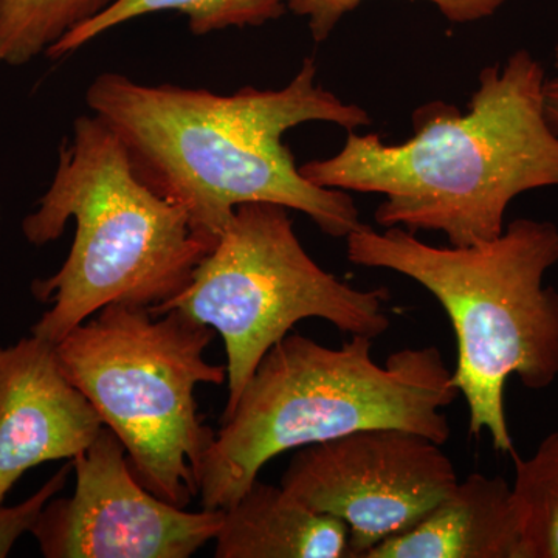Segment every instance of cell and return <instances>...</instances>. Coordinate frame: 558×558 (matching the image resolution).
Returning a JSON list of instances; mask_svg holds the SVG:
<instances>
[{
  "label": "cell",
  "instance_id": "4",
  "mask_svg": "<svg viewBox=\"0 0 558 558\" xmlns=\"http://www.w3.org/2000/svg\"><path fill=\"white\" fill-rule=\"evenodd\" d=\"M355 266L413 279L439 301L453 326L454 387L469 409L470 435H490L494 449L515 457L505 410L512 376L532 391L558 377V290L545 277L558 266V227L521 218L494 240L435 247L413 231L362 226L347 236Z\"/></svg>",
  "mask_w": 558,
  "mask_h": 558
},
{
  "label": "cell",
  "instance_id": "18",
  "mask_svg": "<svg viewBox=\"0 0 558 558\" xmlns=\"http://www.w3.org/2000/svg\"><path fill=\"white\" fill-rule=\"evenodd\" d=\"M545 109L550 126L558 134V76L546 80Z\"/></svg>",
  "mask_w": 558,
  "mask_h": 558
},
{
  "label": "cell",
  "instance_id": "10",
  "mask_svg": "<svg viewBox=\"0 0 558 558\" xmlns=\"http://www.w3.org/2000/svg\"><path fill=\"white\" fill-rule=\"evenodd\" d=\"M102 427L62 371L57 343L32 333L0 348V502L28 470L89 449Z\"/></svg>",
  "mask_w": 558,
  "mask_h": 558
},
{
  "label": "cell",
  "instance_id": "5",
  "mask_svg": "<svg viewBox=\"0 0 558 558\" xmlns=\"http://www.w3.org/2000/svg\"><path fill=\"white\" fill-rule=\"evenodd\" d=\"M70 220L75 240L68 259L32 286L35 299L50 304L32 333L51 343L109 304L156 307L174 299L213 248L179 205L140 178L119 135L92 112L73 123L22 233L46 245Z\"/></svg>",
  "mask_w": 558,
  "mask_h": 558
},
{
  "label": "cell",
  "instance_id": "3",
  "mask_svg": "<svg viewBox=\"0 0 558 558\" xmlns=\"http://www.w3.org/2000/svg\"><path fill=\"white\" fill-rule=\"evenodd\" d=\"M373 344L351 336L328 348L300 333L278 341L220 416L202 472V509L230 508L270 459L360 429H409L446 446V409L461 392L439 348L400 349L377 363Z\"/></svg>",
  "mask_w": 558,
  "mask_h": 558
},
{
  "label": "cell",
  "instance_id": "12",
  "mask_svg": "<svg viewBox=\"0 0 558 558\" xmlns=\"http://www.w3.org/2000/svg\"><path fill=\"white\" fill-rule=\"evenodd\" d=\"M215 539L216 558H349L344 521L314 512L259 478L223 509Z\"/></svg>",
  "mask_w": 558,
  "mask_h": 558
},
{
  "label": "cell",
  "instance_id": "14",
  "mask_svg": "<svg viewBox=\"0 0 558 558\" xmlns=\"http://www.w3.org/2000/svg\"><path fill=\"white\" fill-rule=\"evenodd\" d=\"M116 0H0V65L21 68Z\"/></svg>",
  "mask_w": 558,
  "mask_h": 558
},
{
  "label": "cell",
  "instance_id": "19",
  "mask_svg": "<svg viewBox=\"0 0 558 558\" xmlns=\"http://www.w3.org/2000/svg\"><path fill=\"white\" fill-rule=\"evenodd\" d=\"M554 61H556V68L558 69V46L556 47V51H554Z\"/></svg>",
  "mask_w": 558,
  "mask_h": 558
},
{
  "label": "cell",
  "instance_id": "13",
  "mask_svg": "<svg viewBox=\"0 0 558 558\" xmlns=\"http://www.w3.org/2000/svg\"><path fill=\"white\" fill-rule=\"evenodd\" d=\"M161 11H178L189 20L194 35L204 36L227 28L260 27L281 17L286 7L282 0H116L97 17L68 33L47 57H69L120 25Z\"/></svg>",
  "mask_w": 558,
  "mask_h": 558
},
{
  "label": "cell",
  "instance_id": "6",
  "mask_svg": "<svg viewBox=\"0 0 558 558\" xmlns=\"http://www.w3.org/2000/svg\"><path fill=\"white\" fill-rule=\"evenodd\" d=\"M215 336L185 312L117 303L57 343L62 371L123 444L135 478L178 508L199 495L216 438L194 396L229 377L204 357Z\"/></svg>",
  "mask_w": 558,
  "mask_h": 558
},
{
  "label": "cell",
  "instance_id": "1",
  "mask_svg": "<svg viewBox=\"0 0 558 558\" xmlns=\"http://www.w3.org/2000/svg\"><path fill=\"white\" fill-rule=\"evenodd\" d=\"M86 102L124 143L140 178L179 205L211 247L236 208L253 202L303 213L332 238L347 240L362 226L347 191L304 178L284 143L311 121L349 132L373 123L365 109L317 83L314 60L281 89L248 86L229 95L101 73Z\"/></svg>",
  "mask_w": 558,
  "mask_h": 558
},
{
  "label": "cell",
  "instance_id": "17",
  "mask_svg": "<svg viewBox=\"0 0 558 558\" xmlns=\"http://www.w3.org/2000/svg\"><path fill=\"white\" fill-rule=\"evenodd\" d=\"M70 470L72 462L58 470L50 481L21 505L5 506L0 502V558L9 556L17 539L32 532L47 502L64 488Z\"/></svg>",
  "mask_w": 558,
  "mask_h": 558
},
{
  "label": "cell",
  "instance_id": "8",
  "mask_svg": "<svg viewBox=\"0 0 558 558\" xmlns=\"http://www.w3.org/2000/svg\"><path fill=\"white\" fill-rule=\"evenodd\" d=\"M442 447L409 429H360L296 450L281 487L307 509L344 521L349 558H365L457 486Z\"/></svg>",
  "mask_w": 558,
  "mask_h": 558
},
{
  "label": "cell",
  "instance_id": "7",
  "mask_svg": "<svg viewBox=\"0 0 558 558\" xmlns=\"http://www.w3.org/2000/svg\"><path fill=\"white\" fill-rule=\"evenodd\" d=\"M388 301L387 289H357L318 266L296 236L289 208L253 202L236 208L186 288L150 311L185 312L222 337L226 416L264 355L296 323L326 319L340 332L376 340L391 326Z\"/></svg>",
  "mask_w": 558,
  "mask_h": 558
},
{
  "label": "cell",
  "instance_id": "2",
  "mask_svg": "<svg viewBox=\"0 0 558 558\" xmlns=\"http://www.w3.org/2000/svg\"><path fill=\"white\" fill-rule=\"evenodd\" d=\"M546 80L542 62L517 50L481 70L468 112L429 101L414 110L407 142L351 131L339 154L301 165V174L323 189L381 194L374 218L384 229L440 231L457 247L494 240L517 196L558 186Z\"/></svg>",
  "mask_w": 558,
  "mask_h": 558
},
{
  "label": "cell",
  "instance_id": "11",
  "mask_svg": "<svg viewBox=\"0 0 558 558\" xmlns=\"http://www.w3.org/2000/svg\"><path fill=\"white\" fill-rule=\"evenodd\" d=\"M365 558H524L513 488L502 476L472 473L413 527Z\"/></svg>",
  "mask_w": 558,
  "mask_h": 558
},
{
  "label": "cell",
  "instance_id": "16",
  "mask_svg": "<svg viewBox=\"0 0 558 558\" xmlns=\"http://www.w3.org/2000/svg\"><path fill=\"white\" fill-rule=\"evenodd\" d=\"M363 0H282L286 10L304 17L315 43H325L344 14L357 9ZM454 24H468L497 13L508 0H428Z\"/></svg>",
  "mask_w": 558,
  "mask_h": 558
},
{
  "label": "cell",
  "instance_id": "9",
  "mask_svg": "<svg viewBox=\"0 0 558 558\" xmlns=\"http://www.w3.org/2000/svg\"><path fill=\"white\" fill-rule=\"evenodd\" d=\"M72 470V497L51 498L31 532L44 557L189 558L218 535L223 509L189 512L143 487L108 427Z\"/></svg>",
  "mask_w": 558,
  "mask_h": 558
},
{
  "label": "cell",
  "instance_id": "15",
  "mask_svg": "<svg viewBox=\"0 0 558 558\" xmlns=\"http://www.w3.org/2000/svg\"><path fill=\"white\" fill-rule=\"evenodd\" d=\"M512 458L523 557L558 558V432L546 436L531 458Z\"/></svg>",
  "mask_w": 558,
  "mask_h": 558
}]
</instances>
